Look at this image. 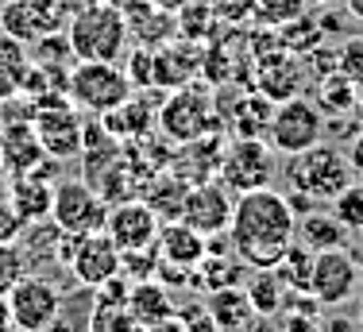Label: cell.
Instances as JSON below:
<instances>
[{
  "instance_id": "cell-47",
  "label": "cell",
  "mask_w": 363,
  "mask_h": 332,
  "mask_svg": "<svg viewBox=\"0 0 363 332\" xmlns=\"http://www.w3.org/2000/svg\"><path fill=\"white\" fill-rule=\"evenodd\" d=\"M4 194H8V170L0 166V197H4Z\"/></svg>"
},
{
  "instance_id": "cell-8",
  "label": "cell",
  "mask_w": 363,
  "mask_h": 332,
  "mask_svg": "<svg viewBox=\"0 0 363 332\" xmlns=\"http://www.w3.org/2000/svg\"><path fill=\"white\" fill-rule=\"evenodd\" d=\"M155 124H159V132L167 139H174L178 147L194 143V139L217 132V120H213V104L205 93H197L194 85H182L174 89L167 101H162V109L155 112Z\"/></svg>"
},
{
  "instance_id": "cell-38",
  "label": "cell",
  "mask_w": 363,
  "mask_h": 332,
  "mask_svg": "<svg viewBox=\"0 0 363 332\" xmlns=\"http://www.w3.org/2000/svg\"><path fill=\"white\" fill-rule=\"evenodd\" d=\"M282 332H325V325L317 321V313H290Z\"/></svg>"
},
{
  "instance_id": "cell-17",
  "label": "cell",
  "mask_w": 363,
  "mask_h": 332,
  "mask_svg": "<svg viewBox=\"0 0 363 332\" xmlns=\"http://www.w3.org/2000/svg\"><path fill=\"white\" fill-rule=\"evenodd\" d=\"M155 251H159L162 267H174V270H186L189 275V270L209 255V236L189 228L186 221H162L159 240H155Z\"/></svg>"
},
{
  "instance_id": "cell-42",
  "label": "cell",
  "mask_w": 363,
  "mask_h": 332,
  "mask_svg": "<svg viewBox=\"0 0 363 332\" xmlns=\"http://www.w3.org/2000/svg\"><path fill=\"white\" fill-rule=\"evenodd\" d=\"M140 332H186V321L178 317H167V321H155V325H140Z\"/></svg>"
},
{
  "instance_id": "cell-36",
  "label": "cell",
  "mask_w": 363,
  "mask_h": 332,
  "mask_svg": "<svg viewBox=\"0 0 363 332\" xmlns=\"http://www.w3.org/2000/svg\"><path fill=\"white\" fill-rule=\"evenodd\" d=\"M16 278H23V255L16 251V243H0V294L12 290Z\"/></svg>"
},
{
  "instance_id": "cell-27",
  "label": "cell",
  "mask_w": 363,
  "mask_h": 332,
  "mask_svg": "<svg viewBox=\"0 0 363 332\" xmlns=\"http://www.w3.org/2000/svg\"><path fill=\"white\" fill-rule=\"evenodd\" d=\"M186 194H189V178H182V174H174V170H162L159 178H155V186L143 194V201L162 216V221H178Z\"/></svg>"
},
{
  "instance_id": "cell-1",
  "label": "cell",
  "mask_w": 363,
  "mask_h": 332,
  "mask_svg": "<svg viewBox=\"0 0 363 332\" xmlns=\"http://www.w3.org/2000/svg\"><path fill=\"white\" fill-rule=\"evenodd\" d=\"M228 240H232V255L247 270L279 267L286 259V251L298 243V213H294L290 197L274 194L271 186L236 194Z\"/></svg>"
},
{
  "instance_id": "cell-25",
  "label": "cell",
  "mask_w": 363,
  "mask_h": 332,
  "mask_svg": "<svg viewBox=\"0 0 363 332\" xmlns=\"http://www.w3.org/2000/svg\"><path fill=\"white\" fill-rule=\"evenodd\" d=\"M274 116V101L263 93H247L236 101V112H228V132L232 135H252V139H267Z\"/></svg>"
},
{
  "instance_id": "cell-49",
  "label": "cell",
  "mask_w": 363,
  "mask_h": 332,
  "mask_svg": "<svg viewBox=\"0 0 363 332\" xmlns=\"http://www.w3.org/2000/svg\"><path fill=\"white\" fill-rule=\"evenodd\" d=\"M356 109H359V124H363V97L356 101Z\"/></svg>"
},
{
  "instance_id": "cell-32",
  "label": "cell",
  "mask_w": 363,
  "mask_h": 332,
  "mask_svg": "<svg viewBox=\"0 0 363 332\" xmlns=\"http://www.w3.org/2000/svg\"><path fill=\"white\" fill-rule=\"evenodd\" d=\"M247 12L259 28H286L306 12V0H247Z\"/></svg>"
},
{
  "instance_id": "cell-41",
  "label": "cell",
  "mask_w": 363,
  "mask_h": 332,
  "mask_svg": "<svg viewBox=\"0 0 363 332\" xmlns=\"http://www.w3.org/2000/svg\"><path fill=\"white\" fill-rule=\"evenodd\" d=\"M93 4H97V0H55L58 16H62L66 23H70V20H74L77 12H85V8H93Z\"/></svg>"
},
{
  "instance_id": "cell-52",
  "label": "cell",
  "mask_w": 363,
  "mask_h": 332,
  "mask_svg": "<svg viewBox=\"0 0 363 332\" xmlns=\"http://www.w3.org/2000/svg\"><path fill=\"white\" fill-rule=\"evenodd\" d=\"M359 325H363V317H359Z\"/></svg>"
},
{
  "instance_id": "cell-9",
  "label": "cell",
  "mask_w": 363,
  "mask_h": 332,
  "mask_svg": "<svg viewBox=\"0 0 363 332\" xmlns=\"http://www.w3.org/2000/svg\"><path fill=\"white\" fill-rule=\"evenodd\" d=\"M4 298H8V309H12L16 328H28V332L47 328L50 321L62 313V290L43 275L16 278V286L4 294Z\"/></svg>"
},
{
  "instance_id": "cell-3",
  "label": "cell",
  "mask_w": 363,
  "mask_h": 332,
  "mask_svg": "<svg viewBox=\"0 0 363 332\" xmlns=\"http://www.w3.org/2000/svg\"><path fill=\"white\" fill-rule=\"evenodd\" d=\"M286 182H290V194L313 201V205H321V201L328 205L336 194H344V189L356 182V170H352L348 155H344L340 147H333L321 139V143L290 155Z\"/></svg>"
},
{
  "instance_id": "cell-18",
  "label": "cell",
  "mask_w": 363,
  "mask_h": 332,
  "mask_svg": "<svg viewBox=\"0 0 363 332\" xmlns=\"http://www.w3.org/2000/svg\"><path fill=\"white\" fill-rule=\"evenodd\" d=\"M205 66V47L194 39H182V43H162L155 47V85L162 89H182L189 85Z\"/></svg>"
},
{
  "instance_id": "cell-6",
  "label": "cell",
  "mask_w": 363,
  "mask_h": 332,
  "mask_svg": "<svg viewBox=\"0 0 363 332\" xmlns=\"http://www.w3.org/2000/svg\"><path fill=\"white\" fill-rule=\"evenodd\" d=\"M217 178L232 189V194H247V189L271 186V178H274V147L267 143V139L232 135V143H224Z\"/></svg>"
},
{
  "instance_id": "cell-37",
  "label": "cell",
  "mask_w": 363,
  "mask_h": 332,
  "mask_svg": "<svg viewBox=\"0 0 363 332\" xmlns=\"http://www.w3.org/2000/svg\"><path fill=\"white\" fill-rule=\"evenodd\" d=\"M28 228V221H23L20 213H16V205L8 197H0V243H16Z\"/></svg>"
},
{
  "instance_id": "cell-30",
  "label": "cell",
  "mask_w": 363,
  "mask_h": 332,
  "mask_svg": "<svg viewBox=\"0 0 363 332\" xmlns=\"http://www.w3.org/2000/svg\"><path fill=\"white\" fill-rule=\"evenodd\" d=\"M356 85L348 82V77L340 74V70L333 66V74L321 77V97H317V109L325 112V116H348L352 109H356Z\"/></svg>"
},
{
  "instance_id": "cell-20",
  "label": "cell",
  "mask_w": 363,
  "mask_h": 332,
  "mask_svg": "<svg viewBox=\"0 0 363 332\" xmlns=\"http://www.w3.org/2000/svg\"><path fill=\"white\" fill-rule=\"evenodd\" d=\"M205 309H209L217 332H255L259 328V309L252 305L244 286H224V290L205 294Z\"/></svg>"
},
{
  "instance_id": "cell-2",
  "label": "cell",
  "mask_w": 363,
  "mask_h": 332,
  "mask_svg": "<svg viewBox=\"0 0 363 332\" xmlns=\"http://www.w3.org/2000/svg\"><path fill=\"white\" fill-rule=\"evenodd\" d=\"M66 39H70L77 62H120L132 47L124 12H120V4H108V0H97L93 8L77 12L66 23Z\"/></svg>"
},
{
  "instance_id": "cell-28",
  "label": "cell",
  "mask_w": 363,
  "mask_h": 332,
  "mask_svg": "<svg viewBox=\"0 0 363 332\" xmlns=\"http://www.w3.org/2000/svg\"><path fill=\"white\" fill-rule=\"evenodd\" d=\"M247 298L252 305L259 309V317H274V313H282V301H286V282H282V275L274 267L267 270H252L244 282Z\"/></svg>"
},
{
  "instance_id": "cell-21",
  "label": "cell",
  "mask_w": 363,
  "mask_h": 332,
  "mask_svg": "<svg viewBox=\"0 0 363 332\" xmlns=\"http://www.w3.org/2000/svg\"><path fill=\"white\" fill-rule=\"evenodd\" d=\"M8 201L16 205V213L23 216L28 224H39L50 216V197H55V182L47 178L43 170L35 174H16L8 178Z\"/></svg>"
},
{
  "instance_id": "cell-11",
  "label": "cell",
  "mask_w": 363,
  "mask_h": 332,
  "mask_svg": "<svg viewBox=\"0 0 363 332\" xmlns=\"http://www.w3.org/2000/svg\"><path fill=\"white\" fill-rule=\"evenodd\" d=\"M31 124H35V135H39L43 151H47L55 162L77 159V155H82V128H85V120L77 116V109L70 101L43 104V109H35Z\"/></svg>"
},
{
  "instance_id": "cell-15",
  "label": "cell",
  "mask_w": 363,
  "mask_h": 332,
  "mask_svg": "<svg viewBox=\"0 0 363 332\" xmlns=\"http://www.w3.org/2000/svg\"><path fill=\"white\" fill-rule=\"evenodd\" d=\"M62 16H58L55 0H4L0 4V31L20 39L23 47H31L47 31H62Z\"/></svg>"
},
{
  "instance_id": "cell-12",
  "label": "cell",
  "mask_w": 363,
  "mask_h": 332,
  "mask_svg": "<svg viewBox=\"0 0 363 332\" xmlns=\"http://www.w3.org/2000/svg\"><path fill=\"white\" fill-rule=\"evenodd\" d=\"M159 228H162V216L147 205L143 197H124L108 209V221H105V232L112 236L120 251H143V248H155L159 240Z\"/></svg>"
},
{
  "instance_id": "cell-40",
  "label": "cell",
  "mask_w": 363,
  "mask_h": 332,
  "mask_svg": "<svg viewBox=\"0 0 363 332\" xmlns=\"http://www.w3.org/2000/svg\"><path fill=\"white\" fill-rule=\"evenodd\" d=\"M348 162H352V170H356V178H363V128L356 135H352V143H348Z\"/></svg>"
},
{
  "instance_id": "cell-13",
  "label": "cell",
  "mask_w": 363,
  "mask_h": 332,
  "mask_svg": "<svg viewBox=\"0 0 363 332\" xmlns=\"http://www.w3.org/2000/svg\"><path fill=\"white\" fill-rule=\"evenodd\" d=\"M232 205H236V194H232L224 182L205 178V182H197V186H189L178 221H186L189 228H197L201 236H220V232H228V224H232Z\"/></svg>"
},
{
  "instance_id": "cell-50",
  "label": "cell",
  "mask_w": 363,
  "mask_h": 332,
  "mask_svg": "<svg viewBox=\"0 0 363 332\" xmlns=\"http://www.w3.org/2000/svg\"><path fill=\"white\" fill-rule=\"evenodd\" d=\"M306 4H328V0H306Z\"/></svg>"
},
{
  "instance_id": "cell-44",
  "label": "cell",
  "mask_w": 363,
  "mask_h": 332,
  "mask_svg": "<svg viewBox=\"0 0 363 332\" xmlns=\"http://www.w3.org/2000/svg\"><path fill=\"white\" fill-rule=\"evenodd\" d=\"M39 332H74V325H70V321H66V317H62V313H58V317H55V321H50V325H47V328H39Z\"/></svg>"
},
{
  "instance_id": "cell-33",
  "label": "cell",
  "mask_w": 363,
  "mask_h": 332,
  "mask_svg": "<svg viewBox=\"0 0 363 332\" xmlns=\"http://www.w3.org/2000/svg\"><path fill=\"white\" fill-rule=\"evenodd\" d=\"M313 255H317V251H309L306 243H294V248L286 251V259L274 267L282 275V282H286V290L309 294V270H313Z\"/></svg>"
},
{
  "instance_id": "cell-4",
  "label": "cell",
  "mask_w": 363,
  "mask_h": 332,
  "mask_svg": "<svg viewBox=\"0 0 363 332\" xmlns=\"http://www.w3.org/2000/svg\"><path fill=\"white\" fill-rule=\"evenodd\" d=\"M132 77L120 70V62H77L66 77V97L74 109L89 116H105L116 104L132 97Z\"/></svg>"
},
{
  "instance_id": "cell-45",
  "label": "cell",
  "mask_w": 363,
  "mask_h": 332,
  "mask_svg": "<svg viewBox=\"0 0 363 332\" xmlns=\"http://www.w3.org/2000/svg\"><path fill=\"white\" fill-rule=\"evenodd\" d=\"M344 8H348L356 20H363V0H344Z\"/></svg>"
},
{
  "instance_id": "cell-39",
  "label": "cell",
  "mask_w": 363,
  "mask_h": 332,
  "mask_svg": "<svg viewBox=\"0 0 363 332\" xmlns=\"http://www.w3.org/2000/svg\"><path fill=\"white\" fill-rule=\"evenodd\" d=\"M186 332H217V325H213V317H209V309H197V313H186Z\"/></svg>"
},
{
  "instance_id": "cell-35",
  "label": "cell",
  "mask_w": 363,
  "mask_h": 332,
  "mask_svg": "<svg viewBox=\"0 0 363 332\" xmlns=\"http://www.w3.org/2000/svg\"><path fill=\"white\" fill-rule=\"evenodd\" d=\"M336 70H340L356 89H363V35H352V39L340 43V50H336Z\"/></svg>"
},
{
  "instance_id": "cell-5",
  "label": "cell",
  "mask_w": 363,
  "mask_h": 332,
  "mask_svg": "<svg viewBox=\"0 0 363 332\" xmlns=\"http://www.w3.org/2000/svg\"><path fill=\"white\" fill-rule=\"evenodd\" d=\"M50 221H55L58 232H74V236L101 232L108 221V201L85 178H62V182H55Z\"/></svg>"
},
{
  "instance_id": "cell-7",
  "label": "cell",
  "mask_w": 363,
  "mask_h": 332,
  "mask_svg": "<svg viewBox=\"0 0 363 332\" xmlns=\"http://www.w3.org/2000/svg\"><path fill=\"white\" fill-rule=\"evenodd\" d=\"M325 139V112L317 109L313 101L298 97L290 101H279L274 104V116H271V128H267V143L274 147L279 155H298L306 147L321 143Z\"/></svg>"
},
{
  "instance_id": "cell-23",
  "label": "cell",
  "mask_w": 363,
  "mask_h": 332,
  "mask_svg": "<svg viewBox=\"0 0 363 332\" xmlns=\"http://www.w3.org/2000/svg\"><path fill=\"white\" fill-rule=\"evenodd\" d=\"M97 120L108 128L112 135L120 139V143H132V139H143V135L155 128V112L147 109V104H143L140 97H135V93H132V97H128L124 104H116L112 112H105V116H97Z\"/></svg>"
},
{
  "instance_id": "cell-14",
  "label": "cell",
  "mask_w": 363,
  "mask_h": 332,
  "mask_svg": "<svg viewBox=\"0 0 363 332\" xmlns=\"http://www.w3.org/2000/svg\"><path fill=\"white\" fill-rule=\"evenodd\" d=\"M120 267H124V251L112 243V236L105 228L82 236V240L74 243L70 270H74L77 282L89 286V290H101L105 282H112V278L120 275Z\"/></svg>"
},
{
  "instance_id": "cell-10",
  "label": "cell",
  "mask_w": 363,
  "mask_h": 332,
  "mask_svg": "<svg viewBox=\"0 0 363 332\" xmlns=\"http://www.w3.org/2000/svg\"><path fill=\"white\" fill-rule=\"evenodd\" d=\"M359 282V263L352 259L348 248L317 251L313 270H309V298L317 305H344L356 294Z\"/></svg>"
},
{
  "instance_id": "cell-31",
  "label": "cell",
  "mask_w": 363,
  "mask_h": 332,
  "mask_svg": "<svg viewBox=\"0 0 363 332\" xmlns=\"http://www.w3.org/2000/svg\"><path fill=\"white\" fill-rule=\"evenodd\" d=\"M213 20H217V12H213L209 0H186V4H178V35L182 39L205 43L213 31Z\"/></svg>"
},
{
  "instance_id": "cell-19",
  "label": "cell",
  "mask_w": 363,
  "mask_h": 332,
  "mask_svg": "<svg viewBox=\"0 0 363 332\" xmlns=\"http://www.w3.org/2000/svg\"><path fill=\"white\" fill-rule=\"evenodd\" d=\"M301 82H306L301 62H298V55H290L286 47L267 50V55L255 62V89L263 93V97H271L274 104L298 97V93H301Z\"/></svg>"
},
{
  "instance_id": "cell-34",
  "label": "cell",
  "mask_w": 363,
  "mask_h": 332,
  "mask_svg": "<svg viewBox=\"0 0 363 332\" xmlns=\"http://www.w3.org/2000/svg\"><path fill=\"white\" fill-rule=\"evenodd\" d=\"M328 205H333V216H336V221H340L348 232H363V186H356V182H352V186L344 189V194H336Z\"/></svg>"
},
{
  "instance_id": "cell-26",
  "label": "cell",
  "mask_w": 363,
  "mask_h": 332,
  "mask_svg": "<svg viewBox=\"0 0 363 332\" xmlns=\"http://www.w3.org/2000/svg\"><path fill=\"white\" fill-rule=\"evenodd\" d=\"M28 66H31V55L20 39L0 31V101H12L20 97L23 89V77H28Z\"/></svg>"
},
{
  "instance_id": "cell-16",
  "label": "cell",
  "mask_w": 363,
  "mask_h": 332,
  "mask_svg": "<svg viewBox=\"0 0 363 332\" xmlns=\"http://www.w3.org/2000/svg\"><path fill=\"white\" fill-rule=\"evenodd\" d=\"M50 162H55V159L43 151V143H39L35 124H31V120H12V124L0 128V166L8 170V178L47 170Z\"/></svg>"
},
{
  "instance_id": "cell-51",
  "label": "cell",
  "mask_w": 363,
  "mask_h": 332,
  "mask_svg": "<svg viewBox=\"0 0 363 332\" xmlns=\"http://www.w3.org/2000/svg\"><path fill=\"white\" fill-rule=\"evenodd\" d=\"M12 332H28V328H12Z\"/></svg>"
},
{
  "instance_id": "cell-48",
  "label": "cell",
  "mask_w": 363,
  "mask_h": 332,
  "mask_svg": "<svg viewBox=\"0 0 363 332\" xmlns=\"http://www.w3.org/2000/svg\"><path fill=\"white\" fill-rule=\"evenodd\" d=\"M159 4H170V8H178V4H186V0H159Z\"/></svg>"
},
{
  "instance_id": "cell-46",
  "label": "cell",
  "mask_w": 363,
  "mask_h": 332,
  "mask_svg": "<svg viewBox=\"0 0 363 332\" xmlns=\"http://www.w3.org/2000/svg\"><path fill=\"white\" fill-rule=\"evenodd\" d=\"M325 332H352V325H348V321H328Z\"/></svg>"
},
{
  "instance_id": "cell-22",
  "label": "cell",
  "mask_w": 363,
  "mask_h": 332,
  "mask_svg": "<svg viewBox=\"0 0 363 332\" xmlns=\"http://www.w3.org/2000/svg\"><path fill=\"white\" fill-rule=\"evenodd\" d=\"M128 313L135 317V325L167 321V317H174V294H170L167 282H159V278L132 282V290H128Z\"/></svg>"
},
{
  "instance_id": "cell-43",
  "label": "cell",
  "mask_w": 363,
  "mask_h": 332,
  "mask_svg": "<svg viewBox=\"0 0 363 332\" xmlns=\"http://www.w3.org/2000/svg\"><path fill=\"white\" fill-rule=\"evenodd\" d=\"M16 321H12V309H8V298L0 294V332H12Z\"/></svg>"
},
{
  "instance_id": "cell-24",
  "label": "cell",
  "mask_w": 363,
  "mask_h": 332,
  "mask_svg": "<svg viewBox=\"0 0 363 332\" xmlns=\"http://www.w3.org/2000/svg\"><path fill=\"white\" fill-rule=\"evenodd\" d=\"M348 228L336 221L333 213H313L309 209L298 221V243H306L309 251H333V248H348Z\"/></svg>"
},
{
  "instance_id": "cell-29",
  "label": "cell",
  "mask_w": 363,
  "mask_h": 332,
  "mask_svg": "<svg viewBox=\"0 0 363 332\" xmlns=\"http://www.w3.org/2000/svg\"><path fill=\"white\" fill-rule=\"evenodd\" d=\"M240 263V259H236ZM232 259H217V255H205L201 263L189 270V286H197L201 294L224 290V286H240V267Z\"/></svg>"
}]
</instances>
